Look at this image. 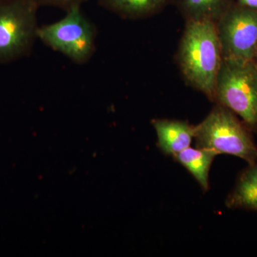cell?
<instances>
[{"instance_id":"obj_1","label":"cell","mask_w":257,"mask_h":257,"mask_svg":"<svg viewBox=\"0 0 257 257\" xmlns=\"http://www.w3.org/2000/svg\"><path fill=\"white\" fill-rule=\"evenodd\" d=\"M181 70L189 84L214 99L222 52L216 23L187 20L179 50Z\"/></svg>"},{"instance_id":"obj_2","label":"cell","mask_w":257,"mask_h":257,"mask_svg":"<svg viewBox=\"0 0 257 257\" xmlns=\"http://www.w3.org/2000/svg\"><path fill=\"white\" fill-rule=\"evenodd\" d=\"M198 148L239 157L248 165L257 161V146L248 128L234 113L219 104L200 124L195 126L194 138Z\"/></svg>"},{"instance_id":"obj_3","label":"cell","mask_w":257,"mask_h":257,"mask_svg":"<svg viewBox=\"0 0 257 257\" xmlns=\"http://www.w3.org/2000/svg\"><path fill=\"white\" fill-rule=\"evenodd\" d=\"M214 99L237 114L247 127L257 128V63L223 59Z\"/></svg>"},{"instance_id":"obj_4","label":"cell","mask_w":257,"mask_h":257,"mask_svg":"<svg viewBox=\"0 0 257 257\" xmlns=\"http://www.w3.org/2000/svg\"><path fill=\"white\" fill-rule=\"evenodd\" d=\"M37 0H0V63L26 57L37 37Z\"/></svg>"},{"instance_id":"obj_5","label":"cell","mask_w":257,"mask_h":257,"mask_svg":"<svg viewBox=\"0 0 257 257\" xmlns=\"http://www.w3.org/2000/svg\"><path fill=\"white\" fill-rule=\"evenodd\" d=\"M66 12L62 20L39 27L37 37L75 63H86L95 52V28L83 14L80 6Z\"/></svg>"},{"instance_id":"obj_6","label":"cell","mask_w":257,"mask_h":257,"mask_svg":"<svg viewBox=\"0 0 257 257\" xmlns=\"http://www.w3.org/2000/svg\"><path fill=\"white\" fill-rule=\"evenodd\" d=\"M222 58L254 60L257 55V10L229 7L216 23Z\"/></svg>"},{"instance_id":"obj_7","label":"cell","mask_w":257,"mask_h":257,"mask_svg":"<svg viewBox=\"0 0 257 257\" xmlns=\"http://www.w3.org/2000/svg\"><path fill=\"white\" fill-rule=\"evenodd\" d=\"M158 138V146L166 155L175 156L190 147L195 126L179 120L155 119L152 121Z\"/></svg>"},{"instance_id":"obj_8","label":"cell","mask_w":257,"mask_h":257,"mask_svg":"<svg viewBox=\"0 0 257 257\" xmlns=\"http://www.w3.org/2000/svg\"><path fill=\"white\" fill-rule=\"evenodd\" d=\"M226 205L231 209L257 211V161L240 173Z\"/></svg>"},{"instance_id":"obj_9","label":"cell","mask_w":257,"mask_h":257,"mask_svg":"<svg viewBox=\"0 0 257 257\" xmlns=\"http://www.w3.org/2000/svg\"><path fill=\"white\" fill-rule=\"evenodd\" d=\"M215 152L202 148L185 149L174 156L177 162L189 171L203 190L209 189V173Z\"/></svg>"},{"instance_id":"obj_10","label":"cell","mask_w":257,"mask_h":257,"mask_svg":"<svg viewBox=\"0 0 257 257\" xmlns=\"http://www.w3.org/2000/svg\"><path fill=\"white\" fill-rule=\"evenodd\" d=\"M169 0H98L105 9L128 19L143 18L160 11Z\"/></svg>"},{"instance_id":"obj_11","label":"cell","mask_w":257,"mask_h":257,"mask_svg":"<svg viewBox=\"0 0 257 257\" xmlns=\"http://www.w3.org/2000/svg\"><path fill=\"white\" fill-rule=\"evenodd\" d=\"M187 20L217 23L229 8V0H177Z\"/></svg>"},{"instance_id":"obj_12","label":"cell","mask_w":257,"mask_h":257,"mask_svg":"<svg viewBox=\"0 0 257 257\" xmlns=\"http://www.w3.org/2000/svg\"><path fill=\"white\" fill-rule=\"evenodd\" d=\"M87 0H37L39 5L55 7L67 11L74 7L81 6Z\"/></svg>"},{"instance_id":"obj_13","label":"cell","mask_w":257,"mask_h":257,"mask_svg":"<svg viewBox=\"0 0 257 257\" xmlns=\"http://www.w3.org/2000/svg\"><path fill=\"white\" fill-rule=\"evenodd\" d=\"M239 5L251 9L257 10V0H238Z\"/></svg>"},{"instance_id":"obj_14","label":"cell","mask_w":257,"mask_h":257,"mask_svg":"<svg viewBox=\"0 0 257 257\" xmlns=\"http://www.w3.org/2000/svg\"><path fill=\"white\" fill-rule=\"evenodd\" d=\"M255 60V62H256V63H257V55L256 56V57H255V60Z\"/></svg>"}]
</instances>
